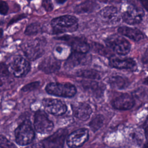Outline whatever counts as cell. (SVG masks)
Wrapping results in <instances>:
<instances>
[{
    "instance_id": "21",
    "label": "cell",
    "mask_w": 148,
    "mask_h": 148,
    "mask_svg": "<svg viewBox=\"0 0 148 148\" xmlns=\"http://www.w3.org/2000/svg\"><path fill=\"white\" fill-rule=\"evenodd\" d=\"M97 7V4L95 2L91 0H86L75 8V12L77 13H89L94 11Z\"/></svg>"
},
{
    "instance_id": "24",
    "label": "cell",
    "mask_w": 148,
    "mask_h": 148,
    "mask_svg": "<svg viewBox=\"0 0 148 148\" xmlns=\"http://www.w3.org/2000/svg\"><path fill=\"white\" fill-rule=\"evenodd\" d=\"M53 53L54 57L58 60H60V59L68 58L71 54H69V50L68 46L62 45H57L54 49Z\"/></svg>"
},
{
    "instance_id": "28",
    "label": "cell",
    "mask_w": 148,
    "mask_h": 148,
    "mask_svg": "<svg viewBox=\"0 0 148 148\" xmlns=\"http://www.w3.org/2000/svg\"><path fill=\"white\" fill-rule=\"evenodd\" d=\"M0 147L1 148H17L13 143L3 135H0Z\"/></svg>"
},
{
    "instance_id": "12",
    "label": "cell",
    "mask_w": 148,
    "mask_h": 148,
    "mask_svg": "<svg viewBox=\"0 0 148 148\" xmlns=\"http://www.w3.org/2000/svg\"><path fill=\"white\" fill-rule=\"evenodd\" d=\"M88 138V132L86 128L77 130L67 138V144L71 148H76L82 146Z\"/></svg>"
},
{
    "instance_id": "25",
    "label": "cell",
    "mask_w": 148,
    "mask_h": 148,
    "mask_svg": "<svg viewBox=\"0 0 148 148\" xmlns=\"http://www.w3.org/2000/svg\"><path fill=\"white\" fill-rule=\"evenodd\" d=\"M13 80L9 75L0 74V91L9 89L12 86Z\"/></svg>"
},
{
    "instance_id": "18",
    "label": "cell",
    "mask_w": 148,
    "mask_h": 148,
    "mask_svg": "<svg viewBox=\"0 0 148 148\" xmlns=\"http://www.w3.org/2000/svg\"><path fill=\"white\" fill-rule=\"evenodd\" d=\"M72 110L74 116L83 121L87 120L92 113L91 108L86 103H77L72 105Z\"/></svg>"
},
{
    "instance_id": "26",
    "label": "cell",
    "mask_w": 148,
    "mask_h": 148,
    "mask_svg": "<svg viewBox=\"0 0 148 148\" xmlns=\"http://www.w3.org/2000/svg\"><path fill=\"white\" fill-rule=\"evenodd\" d=\"M42 31V27L38 23H34L27 27L24 31L26 35H33L40 33Z\"/></svg>"
},
{
    "instance_id": "14",
    "label": "cell",
    "mask_w": 148,
    "mask_h": 148,
    "mask_svg": "<svg viewBox=\"0 0 148 148\" xmlns=\"http://www.w3.org/2000/svg\"><path fill=\"white\" fill-rule=\"evenodd\" d=\"M61 61L54 56L43 59L39 64L38 68L45 73H51L58 71L61 67Z\"/></svg>"
},
{
    "instance_id": "20",
    "label": "cell",
    "mask_w": 148,
    "mask_h": 148,
    "mask_svg": "<svg viewBox=\"0 0 148 148\" xmlns=\"http://www.w3.org/2000/svg\"><path fill=\"white\" fill-rule=\"evenodd\" d=\"M81 84L86 91L96 96L101 95L103 90V86L95 81L82 80Z\"/></svg>"
},
{
    "instance_id": "9",
    "label": "cell",
    "mask_w": 148,
    "mask_h": 148,
    "mask_svg": "<svg viewBox=\"0 0 148 148\" xmlns=\"http://www.w3.org/2000/svg\"><path fill=\"white\" fill-rule=\"evenodd\" d=\"M144 16V12L140 8L130 5L122 13L123 21L130 25L139 24Z\"/></svg>"
},
{
    "instance_id": "6",
    "label": "cell",
    "mask_w": 148,
    "mask_h": 148,
    "mask_svg": "<svg viewBox=\"0 0 148 148\" xmlns=\"http://www.w3.org/2000/svg\"><path fill=\"white\" fill-rule=\"evenodd\" d=\"M34 136V130L28 120L23 122L15 131L16 141L21 146L30 143L33 140Z\"/></svg>"
},
{
    "instance_id": "40",
    "label": "cell",
    "mask_w": 148,
    "mask_h": 148,
    "mask_svg": "<svg viewBox=\"0 0 148 148\" xmlns=\"http://www.w3.org/2000/svg\"><path fill=\"white\" fill-rule=\"evenodd\" d=\"M145 148H148V144L145 145Z\"/></svg>"
},
{
    "instance_id": "29",
    "label": "cell",
    "mask_w": 148,
    "mask_h": 148,
    "mask_svg": "<svg viewBox=\"0 0 148 148\" xmlns=\"http://www.w3.org/2000/svg\"><path fill=\"white\" fill-rule=\"evenodd\" d=\"M40 84V83L39 82H34L30 83H28L26 85H25L21 89L23 91H32L33 90L36 89L39 87Z\"/></svg>"
},
{
    "instance_id": "11",
    "label": "cell",
    "mask_w": 148,
    "mask_h": 148,
    "mask_svg": "<svg viewBox=\"0 0 148 148\" xmlns=\"http://www.w3.org/2000/svg\"><path fill=\"white\" fill-rule=\"evenodd\" d=\"M45 109L50 114L60 116L66 111V106L61 100L53 98H45L42 101Z\"/></svg>"
},
{
    "instance_id": "22",
    "label": "cell",
    "mask_w": 148,
    "mask_h": 148,
    "mask_svg": "<svg viewBox=\"0 0 148 148\" xmlns=\"http://www.w3.org/2000/svg\"><path fill=\"white\" fill-rule=\"evenodd\" d=\"M109 82L110 86L114 88L121 89L127 86L128 84V80L121 76H114L109 79Z\"/></svg>"
},
{
    "instance_id": "17",
    "label": "cell",
    "mask_w": 148,
    "mask_h": 148,
    "mask_svg": "<svg viewBox=\"0 0 148 148\" xmlns=\"http://www.w3.org/2000/svg\"><path fill=\"white\" fill-rule=\"evenodd\" d=\"M112 105L117 109L128 110L134 106V100L130 95L123 94L116 98L113 101Z\"/></svg>"
},
{
    "instance_id": "27",
    "label": "cell",
    "mask_w": 148,
    "mask_h": 148,
    "mask_svg": "<svg viewBox=\"0 0 148 148\" xmlns=\"http://www.w3.org/2000/svg\"><path fill=\"white\" fill-rule=\"evenodd\" d=\"M104 118L102 115H97L90 123V127L93 131L98 130L103 124Z\"/></svg>"
},
{
    "instance_id": "34",
    "label": "cell",
    "mask_w": 148,
    "mask_h": 148,
    "mask_svg": "<svg viewBox=\"0 0 148 148\" xmlns=\"http://www.w3.org/2000/svg\"><path fill=\"white\" fill-rule=\"evenodd\" d=\"M25 148H44L42 143H35L30 145Z\"/></svg>"
},
{
    "instance_id": "30",
    "label": "cell",
    "mask_w": 148,
    "mask_h": 148,
    "mask_svg": "<svg viewBox=\"0 0 148 148\" xmlns=\"http://www.w3.org/2000/svg\"><path fill=\"white\" fill-rule=\"evenodd\" d=\"M42 6L46 11L50 12L53 9V5L51 0H43L42 1Z\"/></svg>"
},
{
    "instance_id": "31",
    "label": "cell",
    "mask_w": 148,
    "mask_h": 148,
    "mask_svg": "<svg viewBox=\"0 0 148 148\" xmlns=\"http://www.w3.org/2000/svg\"><path fill=\"white\" fill-rule=\"evenodd\" d=\"M9 7L7 3L5 1H0V14L5 15L7 14Z\"/></svg>"
},
{
    "instance_id": "39",
    "label": "cell",
    "mask_w": 148,
    "mask_h": 148,
    "mask_svg": "<svg viewBox=\"0 0 148 148\" xmlns=\"http://www.w3.org/2000/svg\"><path fill=\"white\" fill-rule=\"evenodd\" d=\"M2 34H3V31L2 29L0 28V37H1L2 36Z\"/></svg>"
},
{
    "instance_id": "23",
    "label": "cell",
    "mask_w": 148,
    "mask_h": 148,
    "mask_svg": "<svg viewBox=\"0 0 148 148\" xmlns=\"http://www.w3.org/2000/svg\"><path fill=\"white\" fill-rule=\"evenodd\" d=\"M76 76L89 79H99L101 76L99 73L94 69H82L76 71Z\"/></svg>"
},
{
    "instance_id": "1",
    "label": "cell",
    "mask_w": 148,
    "mask_h": 148,
    "mask_svg": "<svg viewBox=\"0 0 148 148\" xmlns=\"http://www.w3.org/2000/svg\"><path fill=\"white\" fill-rule=\"evenodd\" d=\"M51 25L55 34L72 32L77 29L78 20L73 16L64 15L53 18Z\"/></svg>"
},
{
    "instance_id": "2",
    "label": "cell",
    "mask_w": 148,
    "mask_h": 148,
    "mask_svg": "<svg viewBox=\"0 0 148 148\" xmlns=\"http://www.w3.org/2000/svg\"><path fill=\"white\" fill-rule=\"evenodd\" d=\"M46 45V39L40 37L25 42L22 45V49L26 57L34 61L43 54Z\"/></svg>"
},
{
    "instance_id": "19",
    "label": "cell",
    "mask_w": 148,
    "mask_h": 148,
    "mask_svg": "<svg viewBox=\"0 0 148 148\" xmlns=\"http://www.w3.org/2000/svg\"><path fill=\"white\" fill-rule=\"evenodd\" d=\"M119 34L134 41L138 42L144 38L143 34L138 29L128 27H120L118 29Z\"/></svg>"
},
{
    "instance_id": "33",
    "label": "cell",
    "mask_w": 148,
    "mask_h": 148,
    "mask_svg": "<svg viewBox=\"0 0 148 148\" xmlns=\"http://www.w3.org/2000/svg\"><path fill=\"white\" fill-rule=\"evenodd\" d=\"M26 17V16H25L24 14H21V15L17 16L16 17H14L12 20H10V23H9V25H10V24H13V23H14V22H16V21H17L18 20H20V19H22V18H24V17Z\"/></svg>"
},
{
    "instance_id": "3",
    "label": "cell",
    "mask_w": 148,
    "mask_h": 148,
    "mask_svg": "<svg viewBox=\"0 0 148 148\" xmlns=\"http://www.w3.org/2000/svg\"><path fill=\"white\" fill-rule=\"evenodd\" d=\"M7 68L9 73L17 77L25 76L30 71L31 66L27 60L20 56H14L8 60Z\"/></svg>"
},
{
    "instance_id": "13",
    "label": "cell",
    "mask_w": 148,
    "mask_h": 148,
    "mask_svg": "<svg viewBox=\"0 0 148 148\" xmlns=\"http://www.w3.org/2000/svg\"><path fill=\"white\" fill-rule=\"evenodd\" d=\"M101 20L109 25L119 23L121 20L120 15L117 9L114 6H106L102 9L99 13Z\"/></svg>"
},
{
    "instance_id": "4",
    "label": "cell",
    "mask_w": 148,
    "mask_h": 148,
    "mask_svg": "<svg viewBox=\"0 0 148 148\" xmlns=\"http://www.w3.org/2000/svg\"><path fill=\"white\" fill-rule=\"evenodd\" d=\"M46 91L51 95L68 98L76 93L75 86L69 83H50L46 86Z\"/></svg>"
},
{
    "instance_id": "38",
    "label": "cell",
    "mask_w": 148,
    "mask_h": 148,
    "mask_svg": "<svg viewBox=\"0 0 148 148\" xmlns=\"http://www.w3.org/2000/svg\"><path fill=\"white\" fill-rule=\"evenodd\" d=\"M144 83L145 84H147V85H148V77H146L145 79V80H144Z\"/></svg>"
},
{
    "instance_id": "32",
    "label": "cell",
    "mask_w": 148,
    "mask_h": 148,
    "mask_svg": "<svg viewBox=\"0 0 148 148\" xmlns=\"http://www.w3.org/2000/svg\"><path fill=\"white\" fill-rule=\"evenodd\" d=\"M142 61L144 64H148V47L146 49L142 56Z\"/></svg>"
},
{
    "instance_id": "10",
    "label": "cell",
    "mask_w": 148,
    "mask_h": 148,
    "mask_svg": "<svg viewBox=\"0 0 148 148\" xmlns=\"http://www.w3.org/2000/svg\"><path fill=\"white\" fill-rule=\"evenodd\" d=\"M67 133L64 129L57 131L42 142L44 148H62Z\"/></svg>"
},
{
    "instance_id": "8",
    "label": "cell",
    "mask_w": 148,
    "mask_h": 148,
    "mask_svg": "<svg viewBox=\"0 0 148 148\" xmlns=\"http://www.w3.org/2000/svg\"><path fill=\"white\" fill-rule=\"evenodd\" d=\"M53 123L50 121L47 114L42 110L36 112L34 118V127L35 130L42 134H49L53 128Z\"/></svg>"
},
{
    "instance_id": "15",
    "label": "cell",
    "mask_w": 148,
    "mask_h": 148,
    "mask_svg": "<svg viewBox=\"0 0 148 148\" xmlns=\"http://www.w3.org/2000/svg\"><path fill=\"white\" fill-rule=\"evenodd\" d=\"M109 65L113 68L134 71L136 68L135 61L130 58H120L117 57H111L109 59Z\"/></svg>"
},
{
    "instance_id": "36",
    "label": "cell",
    "mask_w": 148,
    "mask_h": 148,
    "mask_svg": "<svg viewBox=\"0 0 148 148\" xmlns=\"http://www.w3.org/2000/svg\"><path fill=\"white\" fill-rule=\"evenodd\" d=\"M140 3L143 8L148 11V0H140Z\"/></svg>"
},
{
    "instance_id": "35",
    "label": "cell",
    "mask_w": 148,
    "mask_h": 148,
    "mask_svg": "<svg viewBox=\"0 0 148 148\" xmlns=\"http://www.w3.org/2000/svg\"><path fill=\"white\" fill-rule=\"evenodd\" d=\"M143 128L145 130L146 135H147V136H148V117L143 124Z\"/></svg>"
},
{
    "instance_id": "5",
    "label": "cell",
    "mask_w": 148,
    "mask_h": 148,
    "mask_svg": "<svg viewBox=\"0 0 148 148\" xmlns=\"http://www.w3.org/2000/svg\"><path fill=\"white\" fill-rule=\"evenodd\" d=\"M106 46L120 55H126L131 50L130 42L119 35H112L105 40Z\"/></svg>"
},
{
    "instance_id": "16",
    "label": "cell",
    "mask_w": 148,
    "mask_h": 148,
    "mask_svg": "<svg viewBox=\"0 0 148 148\" xmlns=\"http://www.w3.org/2000/svg\"><path fill=\"white\" fill-rule=\"evenodd\" d=\"M88 56L86 53H82L72 51L67 58L64 66L65 68H73L76 66L84 65L88 61Z\"/></svg>"
},
{
    "instance_id": "37",
    "label": "cell",
    "mask_w": 148,
    "mask_h": 148,
    "mask_svg": "<svg viewBox=\"0 0 148 148\" xmlns=\"http://www.w3.org/2000/svg\"><path fill=\"white\" fill-rule=\"evenodd\" d=\"M57 3H59V4H62V3H64L66 0H56Z\"/></svg>"
},
{
    "instance_id": "7",
    "label": "cell",
    "mask_w": 148,
    "mask_h": 148,
    "mask_svg": "<svg viewBox=\"0 0 148 148\" xmlns=\"http://www.w3.org/2000/svg\"><path fill=\"white\" fill-rule=\"evenodd\" d=\"M56 39L65 42L71 47L72 51L87 53L90 49V46L86 40L80 37L64 35L57 37Z\"/></svg>"
}]
</instances>
